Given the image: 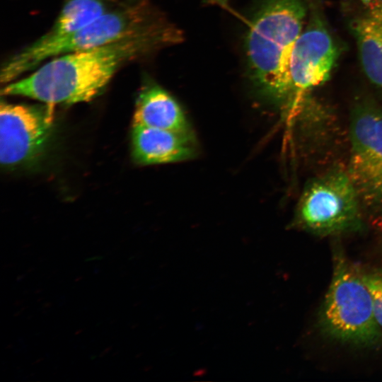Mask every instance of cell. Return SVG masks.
<instances>
[{"mask_svg": "<svg viewBox=\"0 0 382 382\" xmlns=\"http://www.w3.org/2000/svg\"><path fill=\"white\" fill-rule=\"evenodd\" d=\"M182 38L180 30L166 21L104 45L51 58L28 77L6 83L1 94L52 105L88 102L101 93L122 66Z\"/></svg>", "mask_w": 382, "mask_h": 382, "instance_id": "cell-1", "label": "cell"}, {"mask_svg": "<svg viewBox=\"0 0 382 382\" xmlns=\"http://www.w3.org/2000/svg\"><path fill=\"white\" fill-rule=\"evenodd\" d=\"M306 15L303 0H265L245 36L252 80L267 95L285 103L290 93L291 52Z\"/></svg>", "mask_w": 382, "mask_h": 382, "instance_id": "cell-2", "label": "cell"}, {"mask_svg": "<svg viewBox=\"0 0 382 382\" xmlns=\"http://www.w3.org/2000/svg\"><path fill=\"white\" fill-rule=\"evenodd\" d=\"M332 260L331 281L318 315L319 331L341 345L378 348L382 344V329L360 268L351 263L339 246L334 249Z\"/></svg>", "mask_w": 382, "mask_h": 382, "instance_id": "cell-3", "label": "cell"}, {"mask_svg": "<svg viewBox=\"0 0 382 382\" xmlns=\"http://www.w3.org/2000/svg\"><path fill=\"white\" fill-rule=\"evenodd\" d=\"M167 21L146 0L117 4L71 34L47 42L35 40L12 55L1 66V82L5 84L12 82L54 57L104 45Z\"/></svg>", "mask_w": 382, "mask_h": 382, "instance_id": "cell-4", "label": "cell"}, {"mask_svg": "<svg viewBox=\"0 0 382 382\" xmlns=\"http://www.w3.org/2000/svg\"><path fill=\"white\" fill-rule=\"evenodd\" d=\"M360 196L349 172L335 167L313 178L301 197L296 224L317 236L364 230Z\"/></svg>", "mask_w": 382, "mask_h": 382, "instance_id": "cell-5", "label": "cell"}, {"mask_svg": "<svg viewBox=\"0 0 382 382\" xmlns=\"http://www.w3.org/2000/svg\"><path fill=\"white\" fill-rule=\"evenodd\" d=\"M349 174L361 199L382 207V109L367 97L354 102L350 115Z\"/></svg>", "mask_w": 382, "mask_h": 382, "instance_id": "cell-6", "label": "cell"}, {"mask_svg": "<svg viewBox=\"0 0 382 382\" xmlns=\"http://www.w3.org/2000/svg\"><path fill=\"white\" fill-rule=\"evenodd\" d=\"M339 54L338 45L325 23L313 14L291 52L286 103L291 109L306 108L311 91L329 79Z\"/></svg>", "mask_w": 382, "mask_h": 382, "instance_id": "cell-7", "label": "cell"}, {"mask_svg": "<svg viewBox=\"0 0 382 382\" xmlns=\"http://www.w3.org/2000/svg\"><path fill=\"white\" fill-rule=\"evenodd\" d=\"M52 105L1 103L0 161L13 167L29 162L44 150L52 132Z\"/></svg>", "mask_w": 382, "mask_h": 382, "instance_id": "cell-8", "label": "cell"}, {"mask_svg": "<svg viewBox=\"0 0 382 382\" xmlns=\"http://www.w3.org/2000/svg\"><path fill=\"white\" fill-rule=\"evenodd\" d=\"M349 21L364 74L382 88V0H358Z\"/></svg>", "mask_w": 382, "mask_h": 382, "instance_id": "cell-9", "label": "cell"}, {"mask_svg": "<svg viewBox=\"0 0 382 382\" xmlns=\"http://www.w3.org/2000/svg\"><path fill=\"white\" fill-rule=\"evenodd\" d=\"M132 156L142 165L177 162L194 153L190 133H180L143 125H133Z\"/></svg>", "mask_w": 382, "mask_h": 382, "instance_id": "cell-10", "label": "cell"}, {"mask_svg": "<svg viewBox=\"0 0 382 382\" xmlns=\"http://www.w3.org/2000/svg\"><path fill=\"white\" fill-rule=\"evenodd\" d=\"M137 125L190 133L178 103L167 91L153 82L146 83L137 98L133 125Z\"/></svg>", "mask_w": 382, "mask_h": 382, "instance_id": "cell-11", "label": "cell"}, {"mask_svg": "<svg viewBox=\"0 0 382 382\" xmlns=\"http://www.w3.org/2000/svg\"><path fill=\"white\" fill-rule=\"evenodd\" d=\"M116 5L115 0H66L51 28L37 40L47 42L71 34Z\"/></svg>", "mask_w": 382, "mask_h": 382, "instance_id": "cell-12", "label": "cell"}, {"mask_svg": "<svg viewBox=\"0 0 382 382\" xmlns=\"http://www.w3.org/2000/svg\"><path fill=\"white\" fill-rule=\"evenodd\" d=\"M360 270L363 280L371 295L376 318L382 329V269Z\"/></svg>", "mask_w": 382, "mask_h": 382, "instance_id": "cell-13", "label": "cell"}, {"mask_svg": "<svg viewBox=\"0 0 382 382\" xmlns=\"http://www.w3.org/2000/svg\"><path fill=\"white\" fill-rule=\"evenodd\" d=\"M111 349V347H107L104 352H103L100 354V356L105 355L107 352H108Z\"/></svg>", "mask_w": 382, "mask_h": 382, "instance_id": "cell-14", "label": "cell"}, {"mask_svg": "<svg viewBox=\"0 0 382 382\" xmlns=\"http://www.w3.org/2000/svg\"><path fill=\"white\" fill-rule=\"evenodd\" d=\"M82 330H77L78 332H75V335H77L78 333H80V332H81V331H82Z\"/></svg>", "mask_w": 382, "mask_h": 382, "instance_id": "cell-15", "label": "cell"}]
</instances>
